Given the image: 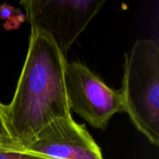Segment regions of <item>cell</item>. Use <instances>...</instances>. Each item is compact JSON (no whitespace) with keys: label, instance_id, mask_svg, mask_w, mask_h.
I'll return each mask as SVG.
<instances>
[{"label":"cell","instance_id":"6da1fadb","mask_svg":"<svg viewBox=\"0 0 159 159\" xmlns=\"http://www.w3.org/2000/svg\"><path fill=\"white\" fill-rule=\"evenodd\" d=\"M66 63V57L50 35L31 27L13 98L3 105L6 128L20 151L48 123L71 115L64 86Z\"/></svg>","mask_w":159,"mask_h":159},{"label":"cell","instance_id":"7a4b0ae2","mask_svg":"<svg viewBox=\"0 0 159 159\" xmlns=\"http://www.w3.org/2000/svg\"><path fill=\"white\" fill-rule=\"evenodd\" d=\"M125 113L155 146L159 145V40H137L125 54L120 89Z\"/></svg>","mask_w":159,"mask_h":159},{"label":"cell","instance_id":"3957f363","mask_svg":"<svg viewBox=\"0 0 159 159\" xmlns=\"http://www.w3.org/2000/svg\"><path fill=\"white\" fill-rule=\"evenodd\" d=\"M64 86L70 111L95 129H105L115 115L125 113L120 89H111L81 61L66 63Z\"/></svg>","mask_w":159,"mask_h":159},{"label":"cell","instance_id":"277c9868","mask_svg":"<svg viewBox=\"0 0 159 159\" xmlns=\"http://www.w3.org/2000/svg\"><path fill=\"white\" fill-rule=\"evenodd\" d=\"M31 27L38 28L54 40L66 57L68 50L100 12L104 0H24Z\"/></svg>","mask_w":159,"mask_h":159},{"label":"cell","instance_id":"5b68a950","mask_svg":"<svg viewBox=\"0 0 159 159\" xmlns=\"http://www.w3.org/2000/svg\"><path fill=\"white\" fill-rule=\"evenodd\" d=\"M23 152L47 159H103L99 145L72 115L45 126Z\"/></svg>","mask_w":159,"mask_h":159},{"label":"cell","instance_id":"8992f818","mask_svg":"<svg viewBox=\"0 0 159 159\" xmlns=\"http://www.w3.org/2000/svg\"><path fill=\"white\" fill-rule=\"evenodd\" d=\"M0 19L6 20L7 22L14 23V28H17L25 19V16L20 10L7 4L0 5Z\"/></svg>","mask_w":159,"mask_h":159},{"label":"cell","instance_id":"52a82bcc","mask_svg":"<svg viewBox=\"0 0 159 159\" xmlns=\"http://www.w3.org/2000/svg\"><path fill=\"white\" fill-rule=\"evenodd\" d=\"M0 148L20 150L16 145V143L13 142L12 138L10 137L6 128L4 115H3V104L1 102H0Z\"/></svg>","mask_w":159,"mask_h":159},{"label":"cell","instance_id":"ba28073f","mask_svg":"<svg viewBox=\"0 0 159 159\" xmlns=\"http://www.w3.org/2000/svg\"><path fill=\"white\" fill-rule=\"evenodd\" d=\"M0 159H47L20 150L0 148Z\"/></svg>","mask_w":159,"mask_h":159}]
</instances>
